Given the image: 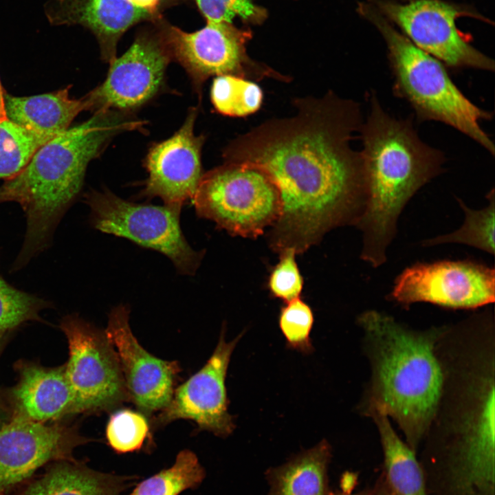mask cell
<instances>
[{"label": "cell", "instance_id": "1", "mask_svg": "<svg viewBox=\"0 0 495 495\" xmlns=\"http://www.w3.org/2000/svg\"><path fill=\"white\" fill-rule=\"evenodd\" d=\"M296 114L263 122L232 140L224 162H247L276 182L282 212L270 232L271 247L302 253L338 226H355L366 203L360 152L351 146L360 131L359 104L329 91L294 100Z\"/></svg>", "mask_w": 495, "mask_h": 495}, {"label": "cell", "instance_id": "2", "mask_svg": "<svg viewBox=\"0 0 495 495\" xmlns=\"http://www.w3.org/2000/svg\"><path fill=\"white\" fill-rule=\"evenodd\" d=\"M145 124L131 112H95L41 145L17 175L5 180L0 186V204H19L27 221L13 270L23 267L50 245L56 227L80 192L89 163L113 138L142 131Z\"/></svg>", "mask_w": 495, "mask_h": 495}, {"label": "cell", "instance_id": "3", "mask_svg": "<svg viewBox=\"0 0 495 495\" xmlns=\"http://www.w3.org/2000/svg\"><path fill=\"white\" fill-rule=\"evenodd\" d=\"M360 131L366 190L355 225L362 234L361 258L373 267L386 261L399 217L411 197L443 171V153L424 143L411 122L390 116L376 95Z\"/></svg>", "mask_w": 495, "mask_h": 495}, {"label": "cell", "instance_id": "4", "mask_svg": "<svg viewBox=\"0 0 495 495\" xmlns=\"http://www.w3.org/2000/svg\"><path fill=\"white\" fill-rule=\"evenodd\" d=\"M371 366L366 412L392 418L415 452L441 400L444 373L436 353L439 331H419L391 316L368 310L358 318Z\"/></svg>", "mask_w": 495, "mask_h": 495}, {"label": "cell", "instance_id": "5", "mask_svg": "<svg viewBox=\"0 0 495 495\" xmlns=\"http://www.w3.org/2000/svg\"><path fill=\"white\" fill-rule=\"evenodd\" d=\"M385 40L394 78L393 91L410 104L419 121H437L474 140L491 155L494 145L481 122L490 112L472 103L450 78L445 65L416 47L371 6H361Z\"/></svg>", "mask_w": 495, "mask_h": 495}, {"label": "cell", "instance_id": "6", "mask_svg": "<svg viewBox=\"0 0 495 495\" xmlns=\"http://www.w3.org/2000/svg\"><path fill=\"white\" fill-rule=\"evenodd\" d=\"M198 216L233 235L255 238L272 227L282 212L279 189L261 167L224 163L202 175L192 199Z\"/></svg>", "mask_w": 495, "mask_h": 495}, {"label": "cell", "instance_id": "7", "mask_svg": "<svg viewBox=\"0 0 495 495\" xmlns=\"http://www.w3.org/2000/svg\"><path fill=\"white\" fill-rule=\"evenodd\" d=\"M84 198L96 229L164 254L182 274L193 275L198 269L204 252L194 250L186 240L181 209L130 202L107 189L93 190Z\"/></svg>", "mask_w": 495, "mask_h": 495}, {"label": "cell", "instance_id": "8", "mask_svg": "<svg viewBox=\"0 0 495 495\" xmlns=\"http://www.w3.org/2000/svg\"><path fill=\"white\" fill-rule=\"evenodd\" d=\"M160 34L172 60L184 68L199 96L204 84L212 76L232 75L252 81L291 80L290 76L251 59L246 44L252 32L232 23L207 22L204 28L193 32L168 25Z\"/></svg>", "mask_w": 495, "mask_h": 495}, {"label": "cell", "instance_id": "9", "mask_svg": "<svg viewBox=\"0 0 495 495\" xmlns=\"http://www.w3.org/2000/svg\"><path fill=\"white\" fill-rule=\"evenodd\" d=\"M60 329L68 342L65 368L76 414L112 412L130 402L118 354L104 330L77 315L65 316Z\"/></svg>", "mask_w": 495, "mask_h": 495}, {"label": "cell", "instance_id": "10", "mask_svg": "<svg viewBox=\"0 0 495 495\" xmlns=\"http://www.w3.org/2000/svg\"><path fill=\"white\" fill-rule=\"evenodd\" d=\"M380 12L395 22L418 48L450 67L494 70V62L474 47L458 30L456 20L477 14L440 0L398 3L378 0Z\"/></svg>", "mask_w": 495, "mask_h": 495}, {"label": "cell", "instance_id": "11", "mask_svg": "<svg viewBox=\"0 0 495 495\" xmlns=\"http://www.w3.org/2000/svg\"><path fill=\"white\" fill-rule=\"evenodd\" d=\"M389 297L406 307L428 302L475 309L494 302L495 270L470 260L417 263L396 277Z\"/></svg>", "mask_w": 495, "mask_h": 495}, {"label": "cell", "instance_id": "12", "mask_svg": "<svg viewBox=\"0 0 495 495\" xmlns=\"http://www.w3.org/2000/svg\"><path fill=\"white\" fill-rule=\"evenodd\" d=\"M172 60L160 34H140L111 63L105 80L84 97L86 110L130 112L152 99L164 85Z\"/></svg>", "mask_w": 495, "mask_h": 495}, {"label": "cell", "instance_id": "13", "mask_svg": "<svg viewBox=\"0 0 495 495\" xmlns=\"http://www.w3.org/2000/svg\"><path fill=\"white\" fill-rule=\"evenodd\" d=\"M223 327L215 349L197 373L175 388L168 406L151 420L152 428L178 420L192 421L199 430L226 437L235 428L226 386L231 355L243 333L227 342Z\"/></svg>", "mask_w": 495, "mask_h": 495}, {"label": "cell", "instance_id": "14", "mask_svg": "<svg viewBox=\"0 0 495 495\" xmlns=\"http://www.w3.org/2000/svg\"><path fill=\"white\" fill-rule=\"evenodd\" d=\"M74 427L12 417L0 428V495H11L52 462L77 460L74 449L91 441Z\"/></svg>", "mask_w": 495, "mask_h": 495}, {"label": "cell", "instance_id": "15", "mask_svg": "<svg viewBox=\"0 0 495 495\" xmlns=\"http://www.w3.org/2000/svg\"><path fill=\"white\" fill-rule=\"evenodd\" d=\"M129 312L126 305L113 308L104 332L118 354L130 401L152 418L170 402L182 369L177 361L155 357L140 344L129 325Z\"/></svg>", "mask_w": 495, "mask_h": 495}, {"label": "cell", "instance_id": "16", "mask_svg": "<svg viewBox=\"0 0 495 495\" xmlns=\"http://www.w3.org/2000/svg\"><path fill=\"white\" fill-rule=\"evenodd\" d=\"M198 110L192 107L178 131L153 144L144 159L148 178L140 195L160 197L164 205L182 210L194 197L203 175L201 149L205 137L194 132Z\"/></svg>", "mask_w": 495, "mask_h": 495}, {"label": "cell", "instance_id": "17", "mask_svg": "<svg viewBox=\"0 0 495 495\" xmlns=\"http://www.w3.org/2000/svg\"><path fill=\"white\" fill-rule=\"evenodd\" d=\"M44 14L54 26L79 25L96 36L101 57L111 63L121 36L134 24L153 16V12L128 0H48Z\"/></svg>", "mask_w": 495, "mask_h": 495}, {"label": "cell", "instance_id": "18", "mask_svg": "<svg viewBox=\"0 0 495 495\" xmlns=\"http://www.w3.org/2000/svg\"><path fill=\"white\" fill-rule=\"evenodd\" d=\"M17 368L19 381L11 393L12 417L45 423L76 414L65 365L45 368L23 362Z\"/></svg>", "mask_w": 495, "mask_h": 495}, {"label": "cell", "instance_id": "19", "mask_svg": "<svg viewBox=\"0 0 495 495\" xmlns=\"http://www.w3.org/2000/svg\"><path fill=\"white\" fill-rule=\"evenodd\" d=\"M135 480L96 471L78 459L60 460L47 464L43 474L11 495H125Z\"/></svg>", "mask_w": 495, "mask_h": 495}, {"label": "cell", "instance_id": "20", "mask_svg": "<svg viewBox=\"0 0 495 495\" xmlns=\"http://www.w3.org/2000/svg\"><path fill=\"white\" fill-rule=\"evenodd\" d=\"M69 87L31 96L4 93L8 120L47 140L66 131L74 119L86 110L83 97L72 98Z\"/></svg>", "mask_w": 495, "mask_h": 495}, {"label": "cell", "instance_id": "21", "mask_svg": "<svg viewBox=\"0 0 495 495\" xmlns=\"http://www.w3.org/2000/svg\"><path fill=\"white\" fill-rule=\"evenodd\" d=\"M331 449L325 439L301 452L285 463L270 468L265 477L267 495H331L328 466Z\"/></svg>", "mask_w": 495, "mask_h": 495}, {"label": "cell", "instance_id": "22", "mask_svg": "<svg viewBox=\"0 0 495 495\" xmlns=\"http://www.w3.org/2000/svg\"><path fill=\"white\" fill-rule=\"evenodd\" d=\"M377 426L382 448V472L395 495H428L424 472L413 450L395 432L389 418L368 413Z\"/></svg>", "mask_w": 495, "mask_h": 495}, {"label": "cell", "instance_id": "23", "mask_svg": "<svg viewBox=\"0 0 495 495\" xmlns=\"http://www.w3.org/2000/svg\"><path fill=\"white\" fill-rule=\"evenodd\" d=\"M488 204L479 210L472 209L457 199L465 214L462 226L456 230L424 240L422 245L430 247L443 243H461L494 254V190L486 196Z\"/></svg>", "mask_w": 495, "mask_h": 495}, {"label": "cell", "instance_id": "24", "mask_svg": "<svg viewBox=\"0 0 495 495\" xmlns=\"http://www.w3.org/2000/svg\"><path fill=\"white\" fill-rule=\"evenodd\" d=\"M205 476L197 455L184 450L177 454L170 467L140 482L130 495H179L197 487Z\"/></svg>", "mask_w": 495, "mask_h": 495}, {"label": "cell", "instance_id": "25", "mask_svg": "<svg viewBox=\"0 0 495 495\" xmlns=\"http://www.w3.org/2000/svg\"><path fill=\"white\" fill-rule=\"evenodd\" d=\"M210 98L219 113L243 117L259 109L263 94L254 81L232 75H221L213 79Z\"/></svg>", "mask_w": 495, "mask_h": 495}, {"label": "cell", "instance_id": "26", "mask_svg": "<svg viewBox=\"0 0 495 495\" xmlns=\"http://www.w3.org/2000/svg\"><path fill=\"white\" fill-rule=\"evenodd\" d=\"M148 418L139 410L122 408L111 414L105 429L110 448L118 454L142 450L153 442Z\"/></svg>", "mask_w": 495, "mask_h": 495}, {"label": "cell", "instance_id": "27", "mask_svg": "<svg viewBox=\"0 0 495 495\" xmlns=\"http://www.w3.org/2000/svg\"><path fill=\"white\" fill-rule=\"evenodd\" d=\"M47 141L8 119L0 122V179L17 175Z\"/></svg>", "mask_w": 495, "mask_h": 495}, {"label": "cell", "instance_id": "28", "mask_svg": "<svg viewBox=\"0 0 495 495\" xmlns=\"http://www.w3.org/2000/svg\"><path fill=\"white\" fill-rule=\"evenodd\" d=\"M49 306L43 299L10 285L0 275V338L25 322L40 320L41 311Z\"/></svg>", "mask_w": 495, "mask_h": 495}, {"label": "cell", "instance_id": "29", "mask_svg": "<svg viewBox=\"0 0 495 495\" xmlns=\"http://www.w3.org/2000/svg\"><path fill=\"white\" fill-rule=\"evenodd\" d=\"M314 323L313 312L300 298L286 302L280 310L279 327L287 345L300 352L313 351L310 332Z\"/></svg>", "mask_w": 495, "mask_h": 495}, {"label": "cell", "instance_id": "30", "mask_svg": "<svg viewBox=\"0 0 495 495\" xmlns=\"http://www.w3.org/2000/svg\"><path fill=\"white\" fill-rule=\"evenodd\" d=\"M207 22L232 23L236 16L254 24L262 23L266 10L251 0H195Z\"/></svg>", "mask_w": 495, "mask_h": 495}, {"label": "cell", "instance_id": "31", "mask_svg": "<svg viewBox=\"0 0 495 495\" xmlns=\"http://www.w3.org/2000/svg\"><path fill=\"white\" fill-rule=\"evenodd\" d=\"M279 253V262L271 272L268 285L275 297L288 302L299 298L303 279L296 262V250L287 248Z\"/></svg>", "mask_w": 495, "mask_h": 495}, {"label": "cell", "instance_id": "32", "mask_svg": "<svg viewBox=\"0 0 495 495\" xmlns=\"http://www.w3.org/2000/svg\"><path fill=\"white\" fill-rule=\"evenodd\" d=\"M373 495H395L389 486L383 472L379 475L373 487Z\"/></svg>", "mask_w": 495, "mask_h": 495}, {"label": "cell", "instance_id": "33", "mask_svg": "<svg viewBox=\"0 0 495 495\" xmlns=\"http://www.w3.org/2000/svg\"><path fill=\"white\" fill-rule=\"evenodd\" d=\"M331 495H373V491L372 488H365L357 492L352 493L351 491L343 490L342 491H332Z\"/></svg>", "mask_w": 495, "mask_h": 495}, {"label": "cell", "instance_id": "34", "mask_svg": "<svg viewBox=\"0 0 495 495\" xmlns=\"http://www.w3.org/2000/svg\"><path fill=\"white\" fill-rule=\"evenodd\" d=\"M4 93L0 81V122L7 119L5 111Z\"/></svg>", "mask_w": 495, "mask_h": 495}, {"label": "cell", "instance_id": "35", "mask_svg": "<svg viewBox=\"0 0 495 495\" xmlns=\"http://www.w3.org/2000/svg\"><path fill=\"white\" fill-rule=\"evenodd\" d=\"M1 338H0V341H1ZM2 415H3V406H2V404H1V402L0 400V419L2 417Z\"/></svg>", "mask_w": 495, "mask_h": 495}]
</instances>
